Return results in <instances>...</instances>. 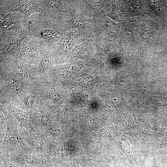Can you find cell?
Wrapping results in <instances>:
<instances>
[{
    "instance_id": "obj_1",
    "label": "cell",
    "mask_w": 167,
    "mask_h": 167,
    "mask_svg": "<svg viewBox=\"0 0 167 167\" xmlns=\"http://www.w3.org/2000/svg\"><path fill=\"white\" fill-rule=\"evenodd\" d=\"M3 149L15 153L27 154L29 150L21 139L16 124L8 122L4 139L2 144Z\"/></svg>"
},
{
    "instance_id": "obj_2",
    "label": "cell",
    "mask_w": 167,
    "mask_h": 167,
    "mask_svg": "<svg viewBox=\"0 0 167 167\" xmlns=\"http://www.w3.org/2000/svg\"><path fill=\"white\" fill-rule=\"evenodd\" d=\"M8 11L18 12L24 15L26 18L36 13H43V10L40 5L34 2L27 0L6 1Z\"/></svg>"
},
{
    "instance_id": "obj_3",
    "label": "cell",
    "mask_w": 167,
    "mask_h": 167,
    "mask_svg": "<svg viewBox=\"0 0 167 167\" xmlns=\"http://www.w3.org/2000/svg\"><path fill=\"white\" fill-rule=\"evenodd\" d=\"M18 21L15 16L12 13L1 14L0 18V28L3 32L16 30L18 27Z\"/></svg>"
},
{
    "instance_id": "obj_4",
    "label": "cell",
    "mask_w": 167,
    "mask_h": 167,
    "mask_svg": "<svg viewBox=\"0 0 167 167\" xmlns=\"http://www.w3.org/2000/svg\"><path fill=\"white\" fill-rule=\"evenodd\" d=\"M28 140L31 147L36 152H41L44 150L45 146L42 139L32 132L29 133Z\"/></svg>"
},
{
    "instance_id": "obj_5",
    "label": "cell",
    "mask_w": 167,
    "mask_h": 167,
    "mask_svg": "<svg viewBox=\"0 0 167 167\" xmlns=\"http://www.w3.org/2000/svg\"><path fill=\"white\" fill-rule=\"evenodd\" d=\"M14 113L16 117L22 125L29 133L31 132L30 119L28 113L24 111L16 109H15Z\"/></svg>"
},
{
    "instance_id": "obj_6",
    "label": "cell",
    "mask_w": 167,
    "mask_h": 167,
    "mask_svg": "<svg viewBox=\"0 0 167 167\" xmlns=\"http://www.w3.org/2000/svg\"><path fill=\"white\" fill-rule=\"evenodd\" d=\"M9 87L13 90L19 92L21 90L22 86L18 81L12 78H9L7 81Z\"/></svg>"
},
{
    "instance_id": "obj_7",
    "label": "cell",
    "mask_w": 167,
    "mask_h": 167,
    "mask_svg": "<svg viewBox=\"0 0 167 167\" xmlns=\"http://www.w3.org/2000/svg\"><path fill=\"white\" fill-rule=\"evenodd\" d=\"M41 126L46 130L52 125L49 116L46 115H43L41 116Z\"/></svg>"
},
{
    "instance_id": "obj_8",
    "label": "cell",
    "mask_w": 167,
    "mask_h": 167,
    "mask_svg": "<svg viewBox=\"0 0 167 167\" xmlns=\"http://www.w3.org/2000/svg\"><path fill=\"white\" fill-rule=\"evenodd\" d=\"M35 101L34 96H30L26 97L24 100V103L25 106L27 108L32 107Z\"/></svg>"
},
{
    "instance_id": "obj_9",
    "label": "cell",
    "mask_w": 167,
    "mask_h": 167,
    "mask_svg": "<svg viewBox=\"0 0 167 167\" xmlns=\"http://www.w3.org/2000/svg\"><path fill=\"white\" fill-rule=\"evenodd\" d=\"M49 63L48 58H45L42 59L41 62V65L43 70L45 71L48 68Z\"/></svg>"
},
{
    "instance_id": "obj_10",
    "label": "cell",
    "mask_w": 167,
    "mask_h": 167,
    "mask_svg": "<svg viewBox=\"0 0 167 167\" xmlns=\"http://www.w3.org/2000/svg\"><path fill=\"white\" fill-rule=\"evenodd\" d=\"M17 73L23 77H26L27 74L25 71L21 67H18L16 68Z\"/></svg>"
},
{
    "instance_id": "obj_11",
    "label": "cell",
    "mask_w": 167,
    "mask_h": 167,
    "mask_svg": "<svg viewBox=\"0 0 167 167\" xmlns=\"http://www.w3.org/2000/svg\"><path fill=\"white\" fill-rule=\"evenodd\" d=\"M48 95L50 98L54 100H58L59 99V96L52 91H50L48 92Z\"/></svg>"
},
{
    "instance_id": "obj_12",
    "label": "cell",
    "mask_w": 167,
    "mask_h": 167,
    "mask_svg": "<svg viewBox=\"0 0 167 167\" xmlns=\"http://www.w3.org/2000/svg\"><path fill=\"white\" fill-rule=\"evenodd\" d=\"M3 162L6 167H17L11 164L8 162H7L6 161H3Z\"/></svg>"
}]
</instances>
